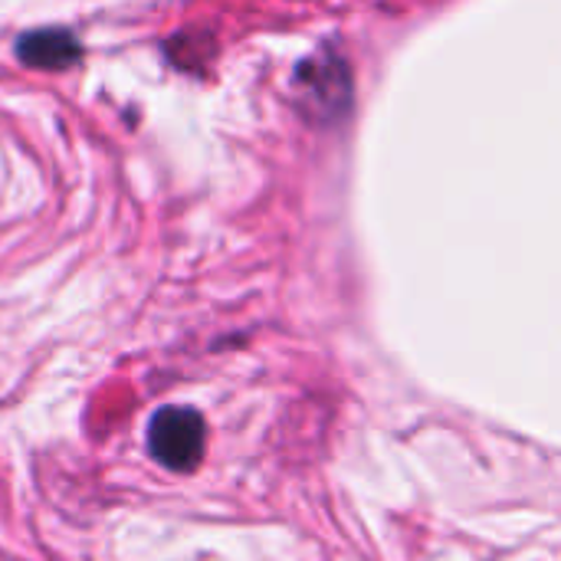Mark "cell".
<instances>
[{
	"label": "cell",
	"mask_w": 561,
	"mask_h": 561,
	"mask_svg": "<svg viewBox=\"0 0 561 561\" xmlns=\"http://www.w3.org/2000/svg\"><path fill=\"white\" fill-rule=\"evenodd\" d=\"M299 108L316 125H339L352 108V72L335 49H316L296 69Z\"/></svg>",
	"instance_id": "obj_1"
},
{
	"label": "cell",
	"mask_w": 561,
	"mask_h": 561,
	"mask_svg": "<svg viewBox=\"0 0 561 561\" xmlns=\"http://www.w3.org/2000/svg\"><path fill=\"white\" fill-rule=\"evenodd\" d=\"M207 450V424L194 408H161L148 424V454L174 473L201 467Z\"/></svg>",
	"instance_id": "obj_2"
},
{
	"label": "cell",
	"mask_w": 561,
	"mask_h": 561,
	"mask_svg": "<svg viewBox=\"0 0 561 561\" xmlns=\"http://www.w3.org/2000/svg\"><path fill=\"white\" fill-rule=\"evenodd\" d=\"M16 56L33 69H66L79 59V39L69 30H33L16 39Z\"/></svg>",
	"instance_id": "obj_3"
}]
</instances>
